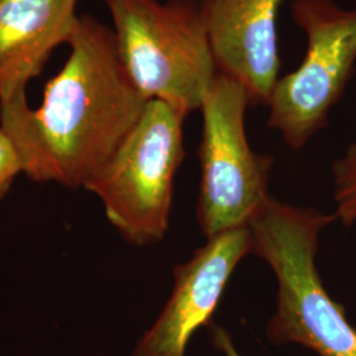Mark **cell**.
Here are the masks:
<instances>
[{
  "label": "cell",
  "mask_w": 356,
  "mask_h": 356,
  "mask_svg": "<svg viewBox=\"0 0 356 356\" xmlns=\"http://www.w3.org/2000/svg\"><path fill=\"white\" fill-rule=\"evenodd\" d=\"M69 57L32 110L26 94L0 102V128L35 182L83 188L136 124L147 99L120 60L113 28L78 15Z\"/></svg>",
  "instance_id": "1"
},
{
  "label": "cell",
  "mask_w": 356,
  "mask_h": 356,
  "mask_svg": "<svg viewBox=\"0 0 356 356\" xmlns=\"http://www.w3.org/2000/svg\"><path fill=\"white\" fill-rule=\"evenodd\" d=\"M334 220V213L269 197L248 225L251 252L277 281L276 309L266 325V337L275 346L298 344L318 356H356V329L326 291L317 267L319 236Z\"/></svg>",
  "instance_id": "2"
},
{
  "label": "cell",
  "mask_w": 356,
  "mask_h": 356,
  "mask_svg": "<svg viewBox=\"0 0 356 356\" xmlns=\"http://www.w3.org/2000/svg\"><path fill=\"white\" fill-rule=\"evenodd\" d=\"M120 60L135 88L188 115L218 69L200 0H106Z\"/></svg>",
  "instance_id": "3"
},
{
  "label": "cell",
  "mask_w": 356,
  "mask_h": 356,
  "mask_svg": "<svg viewBox=\"0 0 356 356\" xmlns=\"http://www.w3.org/2000/svg\"><path fill=\"white\" fill-rule=\"evenodd\" d=\"M168 103L148 101L139 120L83 189L95 194L132 245L160 242L169 229L175 177L185 159L184 120Z\"/></svg>",
  "instance_id": "4"
},
{
  "label": "cell",
  "mask_w": 356,
  "mask_h": 356,
  "mask_svg": "<svg viewBox=\"0 0 356 356\" xmlns=\"http://www.w3.org/2000/svg\"><path fill=\"white\" fill-rule=\"evenodd\" d=\"M251 106L242 85L216 76L201 104L202 136L197 220L206 239L229 229L248 227L269 200L268 184L275 157L256 153L245 132Z\"/></svg>",
  "instance_id": "5"
},
{
  "label": "cell",
  "mask_w": 356,
  "mask_h": 356,
  "mask_svg": "<svg viewBox=\"0 0 356 356\" xmlns=\"http://www.w3.org/2000/svg\"><path fill=\"white\" fill-rule=\"evenodd\" d=\"M291 15L305 33V57L277 79L267 104V126L292 149H301L326 127L354 76L356 8H342L335 0H292Z\"/></svg>",
  "instance_id": "6"
},
{
  "label": "cell",
  "mask_w": 356,
  "mask_h": 356,
  "mask_svg": "<svg viewBox=\"0 0 356 356\" xmlns=\"http://www.w3.org/2000/svg\"><path fill=\"white\" fill-rule=\"evenodd\" d=\"M250 252L248 227L207 239L186 263L173 269L170 297L131 356H185L194 332L210 323L231 275Z\"/></svg>",
  "instance_id": "7"
},
{
  "label": "cell",
  "mask_w": 356,
  "mask_h": 356,
  "mask_svg": "<svg viewBox=\"0 0 356 356\" xmlns=\"http://www.w3.org/2000/svg\"><path fill=\"white\" fill-rule=\"evenodd\" d=\"M219 74L238 81L251 106H267L280 74L282 0H200Z\"/></svg>",
  "instance_id": "8"
},
{
  "label": "cell",
  "mask_w": 356,
  "mask_h": 356,
  "mask_svg": "<svg viewBox=\"0 0 356 356\" xmlns=\"http://www.w3.org/2000/svg\"><path fill=\"white\" fill-rule=\"evenodd\" d=\"M78 0H0V102L26 94L51 53L67 44Z\"/></svg>",
  "instance_id": "9"
},
{
  "label": "cell",
  "mask_w": 356,
  "mask_h": 356,
  "mask_svg": "<svg viewBox=\"0 0 356 356\" xmlns=\"http://www.w3.org/2000/svg\"><path fill=\"white\" fill-rule=\"evenodd\" d=\"M334 214L344 226L356 223V143L332 163Z\"/></svg>",
  "instance_id": "10"
},
{
  "label": "cell",
  "mask_w": 356,
  "mask_h": 356,
  "mask_svg": "<svg viewBox=\"0 0 356 356\" xmlns=\"http://www.w3.org/2000/svg\"><path fill=\"white\" fill-rule=\"evenodd\" d=\"M23 173V166L13 141L0 128V201L13 186V179Z\"/></svg>",
  "instance_id": "11"
},
{
  "label": "cell",
  "mask_w": 356,
  "mask_h": 356,
  "mask_svg": "<svg viewBox=\"0 0 356 356\" xmlns=\"http://www.w3.org/2000/svg\"><path fill=\"white\" fill-rule=\"evenodd\" d=\"M211 342L222 356H242L232 341L229 331L220 326H213Z\"/></svg>",
  "instance_id": "12"
},
{
  "label": "cell",
  "mask_w": 356,
  "mask_h": 356,
  "mask_svg": "<svg viewBox=\"0 0 356 356\" xmlns=\"http://www.w3.org/2000/svg\"><path fill=\"white\" fill-rule=\"evenodd\" d=\"M104 1H106V0H104Z\"/></svg>",
  "instance_id": "13"
}]
</instances>
